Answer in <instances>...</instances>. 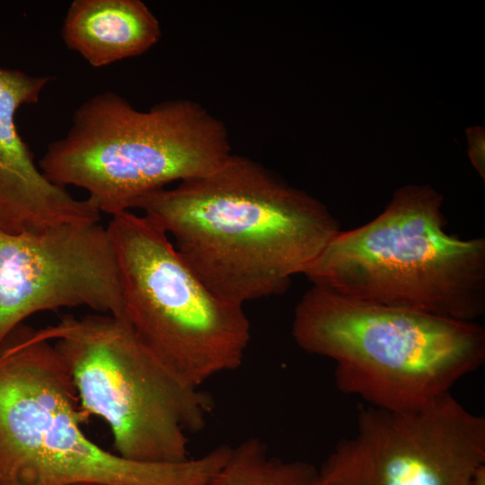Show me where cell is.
<instances>
[{"label": "cell", "instance_id": "30bf717a", "mask_svg": "<svg viewBox=\"0 0 485 485\" xmlns=\"http://www.w3.org/2000/svg\"><path fill=\"white\" fill-rule=\"evenodd\" d=\"M51 80L0 67V230L8 233L101 219L93 200L77 198L48 180L18 131V110L37 103Z\"/></svg>", "mask_w": 485, "mask_h": 485}, {"label": "cell", "instance_id": "52a82bcc", "mask_svg": "<svg viewBox=\"0 0 485 485\" xmlns=\"http://www.w3.org/2000/svg\"><path fill=\"white\" fill-rule=\"evenodd\" d=\"M124 317L179 376L199 387L238 368L251 339L242 305L215 295L170 237L143 214L111 216Z\"/></svg>", "mask_w": 485, "mask_h": 485}, {"label": "cell", "instance_id": "8992f818", "mask_svg": "<svg viewBox=\"0 0 485 485\" xmlns=\"http://www.w3.org/2000/svg\"><path fill=\"white\" fill-rule=\"evenodd\" d=\"M35 336L52 342L82 410L101 418L116 454L142 463L188 460V435L204 428L210 397L184 381L124 316L64 315Z\"/></svg>", "mask_w": 485, "mask_h": 485}, {"label": "cell", "instance_id": "9a60e30c", "mask_svg": "<svg viewBox=\"0 0 485 485\" xmlns=\"http://www.w3.org/2000/svg\"><path fill=\"white\" fill-rule=\"evenodd\" d=\"M76 485H99V484H76Z\"/></svg>", "mask_w": 485, "mask_h": 485}, {"label": "cell", "instance_id": "9c48e42d", "mask_svg": "<svg viewBox=\"0 0 485 485\" xmlns=\"http://www.w3.org/2000/svg\"><path fill=\"white\" fill-rule=\"evenodd\" d=\"M77 306L124 315L107 227L80 222L0 230V346L28 317Z\"/></svg>", "mask_w": 485, "mask_h": 485}, {"label": "cell", "instance_id": "4fadbf2b", "mask_svg": "<svg viewBox=\"0 0 485 485\" xmlns=\"http://www.w3.org/2000/svg\"><path fill=\"white\" fill-rule=\"evenodd\" d=\"M469 139V156L472 163L484 179L485 176V139L484 130L481 128H471L467 132Z\"/></svg>", "mask_w": 485, "mask_h": 485}, {"label": "cell", "instance_id": "277c9868", "mask_svg": "<svg viewBox=\"0 0 485 485\" xmlns=\"http://www.w3.org/2000/svg\"><path fill=\"white\" fill-rule=\"evenodd\" d=\"M89 415L52 342L19 326L0 346V485H207L204 457L135 462L83 431Z\"/></svg>", "mask_w": 485, "mask_h": 485}, {"label": "cell", "instance_id": "6da1fadb", "mask_svg": "<svg viewBox=\"0 0 485 485\" xmlns=\"http://www.w3.org/2000/svg\"><path fill=\"white\" fill-rule=\"evenodd\" d=\"M131 208L170 237L215 295L242 306L286 292L340 231L317 198L232 154L210 172L146 195Z\"/></svg>", "mask_w": 485, "mask_h": 485}, {"label": "cell", "instance_id": "3957f363", "mask_svg": "<svg viewBox=\"0 0 485 485\" xmlns=\"http://www.w3.org/2000/svg\"><path fill=\"white\" fill-rule=\"evenodd\" d=\"M442 196L407 185L357 228L340 230L304 274L359 301L475 322L485 312V240L446 231Z\"/></svg>", "mask_w": 485, "mask_h": 485}, {"label": "cell", "instance_id": "7c38bea8", "mask_svg": "<svg viewBox=\"0 0 485 485\" xmlns=\"http://www.w3.org/2000/svg\"><path fill=\"white\" fill-rule=\"evenodd\" d=\"M319 471L305 462H287L269 454L257 437L232 447L230 456L207 485H309Z\"/></svg>", "mask_w": 485, "mask_h": 485}, {"label": "cell", "instance_id": "7a4b0ae2", "mask_svg": "<svg viewBox=\"0 0 485 485\" xmlns=\"http://www.w3.org/2000/svg\"><path fill=\"white\" fill-rule=\"evenodd\" d=\"M292 336L335 363V382L370 406L406 411L451 393L485 360L476 322L349 298L312 286L295 306Z\"/></svg>", "mask_w": 485, "mask_h": 485}, {"label": "cell", "instance_id": "5bb4252c", "mask_svg": "<svg viewBox=\"0 0 485 485\" xmlns=\"http://www.w3.org/2000/svg\"><path fill=\"white\" fill-rule=\"evenodd\" d=\"M309 485H336L322 479L319 474L317 478Z\"/></svg>", "mask_w": 485, "mask_h": 485}, {"label": "cell", "instance_id": "5b68a950", "mask_svg": "<svg viewBox=\"0 0 485 485\" xmlns=\"http://www.w3.org/2000/svg\"><path fill=\"white\" fill-rule=\"evenodd\" d=\"M230 154L225 124L200 104L170 100L142 111L107 91L77 108L39 166L52 183L84 190L113 216L171 182L210 172Z\"/></svg>", "mask_w": 485, "mask_h": 485}, {"label": "cell", "instance_id": "ba28073f", "mask_svg": "<svg viewBox=\"0 0 485 485\" xmlns=\"http://www.w3.org/2000/svg\"><path fill=\"white\" fill-rule=\"evenodd\" d=\"M485 419L451 393L413 410L369 406L319 475L336 485H481Z\"/></svg>", "mask_w": 485, "mask_h": 485}, {"label": "cell", "instance_id": "8fae6325", "mask_svg": "<svg viewBox=\"0 0 485 485\" xmlns=\"http://www.w3.org/2000/svg\"><path fill=\"white\" fill-rule=\"evenodd\" d=\"M161 33L158 19L141 0H74L61 28L66 46L96 68L142 55Z\"/></svg>", "mask_w": 485, "mask_h": 485}]
</instances>
